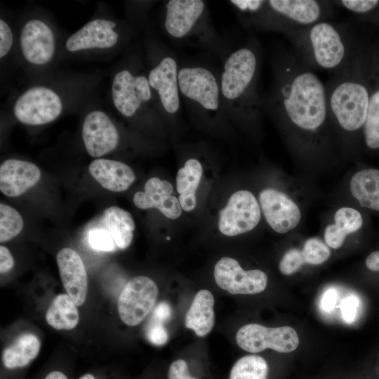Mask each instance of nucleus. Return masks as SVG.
Masks as SVG:
<instances>
[{
	"mask_svg": "<svg viewBox=\"0 0 379 379\" xmlns=\"http://www.w3.org/2000/svg\"><path fill=\"white\" fill-rule=\"evenodd\" d=\"M260 207L269 225L278 233H286L299 223L301 213L298 206L285 194L272 188L259 195Z\"/></svg>",
	"mask_w": 379,
	"mask_h": 379,
	"instance_id": "12",
	"label": "nucleus"
},
{
	"mask_svg": "<svg viewBox=\"0 0 379 379\" xmlns=\"http://www.w3.org/2000/svg\"><path fill=\"white\" fill-rule=\"evenodd\" d=\"M268 371L264 358L255 354L246 355L235 362L229 379H267Z\"/></svg>",
	"mask_w": 379,
	"mask_h": 379,
	"instance_id": "29",
	"label": "nucleus"
},
{
	"mask_svg": "<svg viewBox=\"0 0 379 379\" xmlns=\"http://www.w3.org/2000/svg\"><path fill=\"white\" fill-rule=\"evenodd\" d=\"M359 306V300L355 295H348L342 300L340 310L343 319L346 323L352 324L355 320Z\"/></svg>",
	"mask_w": 379,
	"mask_h": 379,
	"instance_id": "37",
	"label": "nucleus"
},
{
	"mask_svg": "<svg viewBox=\"0 0 379 379\" xmlns=\"http://www.w3.org/2000/svg\"><path fill=\"white\" fill-rule=\"evenodd\" d=\"M214 303V297L208 290L199 291L185 315L186 328L199 337L207 335L215 324Z\"/></svg>",
	"mask_w": 379,
	"mask_h": 379,
	"instance_id": "22",
	"label": "nucleus"
},
{
	"mask_svg": "<svg viewBox=\"0 0 379 379\" xmlns=\"http://www.w3.org/2000/svg\"><path fill=\"white\" fill-rule=\"evenodd\" d=\"M88 241L93 249L100 251H113L117 246L112 237L106 229L91 230L88 234Z\"/></svg>",
	"mask_w": 379,
	"mask_h": 379,
	"instance_id": "33",
	"label": "nucleus"
},
{
	"mask_svg": "<svg viewBox=\"0 0 379 379\" xmlns=\"http://www.w3.org/2000/svg\"><path fill=\"white\" fill-rule=\"evenodd\" d=\"M88 171L103 188L112 192H124L135 180V175L131 168L116 160L95 159L89 164Z\"/></svg>",
	"mask_w": 379,
	"mask_h": 379,
	"instance_id": "21",
	"label": "nucleus"
},
{
	"mask_svg": "<svg viewBox=\"0 0 379 379\" xmlns=\"http://www.w3.org/2000/svg\"><path fill=\"white\" fill-rule=\"evenodd\" d=\"M260 219V208L255 196L239 190L229 199L220 211L218 228L222 234L232 237L252 230Z\"/></svg>",
	"mask_w": 379,
	"mask_h": 379,
	"instance_id": "8",
	"label": "nucleus"
},
{
	"mask_svg": "<svg viewBox=\"0 0 379 379\" xmlns=\"http://www.w3.org/2000/svg\"><path fill=\"white\" fill-rule=\"evenodd\" d=\"M326 88L330 118L347 132L364 126L370 95L366 86L352 75L349 62L337 72Z\"/></svg>",
	"mask_w": 379,
	"mask_h": 379,
	"instance_id": "3",
	"label": "nucleus"
},
{
	"mask_svg": "<svg viewBox=\"0 0 379 379\" xmlns=\"http://www.w3.org/2000/svg\"><path fill=\"white\" fill-rule=\"evenodd\" d=\"M205 10L201 0H170L166 4L164 26L168 34L177 39L187 36Z\"/></svg>",
	"mask_w": 379,
	"mask_h": 379,
	"instance_id": "20",
	"label": "nucleus"
},
{
	"mask_svg": "<svg viewBox=\"0 0 379 379\" xmlns=\"http://www.w3.org/2000/svg\"><path fill=\"white\" fill-rule=\"evenodd\" d=\"M302 253L305 263L311 265H320L326 261L331 255L329 248L317 238L307 240Z\"/></svg>",
	"mask_w": 379,
	"mask_h": 379,
	"instance_id": "32",
	"label": "nucleus"
},
{
	"mask_svg": "<svg viewBox=\"0 0 379 379\" xmlns=\"http://www.w3.org/2000/svg\"><path fill=\"white\" fill-rule=\"evenodd\" d=\"M230 2L242 12L249 14H256L262 8L265 1L234 0Z\"/></svg>",
	"mask_w": 379,
	"mask_h": 379,
	"instance_id": "40",
	"label": "nucleus"
},
{
	"mask_svg": "<svg viewBox=\"0 0 379 379\" xmlns=\"http://www.w3.org/2000/svg\"><path fill=\"white\" fill-rule=\"evenodd\" d=\"M217 285L232 295H252L263 291L267 277L260 270H244L234 258L222 257L214 267Z\"/></svg>",
	"mask_w": 379,
	"mask_h": 379,
	"instance_id": "10",
	"label": "nucleus"
},
{
	"mask_svg": "<svg viewBox=\"0 0 379 379\" xmlns=\"http://www.w3.org/2000/svg\"><path fill=\"white\" fill-rule=\"evenodd\" d=\"M158 293L157 284L147 277L137 276L130 279L118 299L121 320L129 326L140 324L154 308Z\"/></svg>",
	"mask_w": 379,
	"mask_h": 379,
	"instance_id": "6",
	"label": "nucleus"
},
{
	"mask_svg": "<svg viewBox=\"0 0 379 379\" xmlns=\"http://www.w3.org/2000/svg\"><path fill=\"white\" fill-rule=\"evenodd\" d=\"M20 214L9 205L0 204V241L6 242L16 237L23 228Z\"/></svg>",
	"mask_w": 379,
	"mask_h": 379,
	"instance_id": "31",
	"label": "nucleus"
},
{
	"mask_svg": "<svg viewBox=\"0 0 379 379\" xmlns=\"http://www.w3.org/2000/svg\"><path fill=\"white\" fill-rule=\"evenodd\" d=\"M81 133L86 149L93 157L110 152L119 142V133L115 126L102 111H92L86 116Z\"/></svg>",
	"mask_w": 379,
	"mask_h": 379,
	"instance_id": "13",
	"label": "nucleus"
},
{
	"mask_svg": "<svg viewBox=\"0 0 379 379\" xmlns=\"http://www.w3.org/2000/svg\"><path fill=\"white\" fill-rule=\"evenodd\" d=\"M146 336L153 345L161 346L166 344L168 339V334L163 323L151 319L146 330Z\"/></svg>",
	"mask_w": 379,
	"mask_h": 379,
	"instance_id": "35",
	"label": "nucleus"
},
{
	"mask_svg": "<svg viewBox=\"0 0 379 379\" xmlns=\"http://www.w3.org/2000/svg\"><path fill=\"white\" fill-rule=\"evenodd\" d=\"M178 78L180 93L185 98L204 110H218L220 89L210 70L202 67H182Z\"/></svg>",
	"mask_w": 379,
	"mask_h": 379,
	"instance_id": "9",
	"label": "nucleus"
},
{
	"mask_svg": "<svg viewBox=\"0 0 379 379\" xmlns=\"http://www.w3.org/2000/svg\"><path fill=\"white\" fill-rule=\"evenodd\" d=\"M350 191L361 206L379 211V170L357 172L351 179Z\"/></svg>",
	"mask_w": 379,
	"mask_h": 379,
	"instance_id": "27",
	"label": "nucleus"
},
{
	"mask_svg": "<svg viewBox=\"0 0 379 379\" xmlns=\"http://www.w3.org/2000/svg\"><path fill=\"white\" fill-rule=\"evenodd\" d=\"M112 93L114 107L126 117H132L152 97L148 79L143 75L135 76L126 69L115 74Z\"/></svg>",
	"mask_w": 379,
	"mask_h": 379,
	"instance_id": "11",
	"label": "nucleus"
},
{
	"mask_svg": "<svg viewBox=\"0 0 379 379\" xmlns=\"http://www.w3.org/2000/svg\"><path fill=\"white\" fill-rule=\"evenodd\" d=\"M168 379H197L192 376L189 372L187 362L183 359H178L171 363L168 372Z\"/></svg>",
	"mask_w": 379,
	"mask_h": 379,
	"instance_id": "38",
	"label": "nucleus"
},
{
	"mask_svg": "<svg viewBox=\"0 0 379 379\" xmlns=\"http://www.w3.org/2000/svg\"><path fill=\"white\" fill-rule=\"evenodd\" d=\"M171 314L172 310L170 305L162 301L157 304L153 310L151 319L163 323L170 319Z\"/></svg>",
	"mask_w": 379,
	"mask_h": 379,
	"instance_id": "41",
	"label": "nucleus"
},
{
	"mask_svg": "<svg viewBox=\"0 0 379 379\" xmlns=\"http://www.w3.org/2000/svg\"><path fill=\"white\" fill-rule=\"evenodd\" d=\"M79 379H95V378L91 374H85L81 376Z\"/></svg>",
	"mask_w": 379,
	"mask_h": 379,
	"instance_id": "45",
	"label": "nucleus"
},
{
	"mask_svg": "<svg viewBox=\"0 0 379 379\" xmlns=\"http://www.w3.org/2000/svg\"><path fill=\"white\" fill-rule=\"evenodd\" d=\"M62 109V101L55 92L46 87L36 86L18 98L13 114L20 122L35 126L55 120Z\"/></svg>",
	"mask_w": 379,
	"mask_h": 379,
	"instance_id": "7",
	"label": "nucleus"
},
{
	"mask_svg": "<svg viewBox=\"0 0 379 379\" xmlns=\"http://www.w3.org/2000/svg\"><path fill=\"white\" fill-rule=\"evenodd\" d=\"M202 175V166L195 159L187 160L180 168L176 176V189L180 194L178 200L185 211H191L196 206V191Z\"/></svg>",
	"mask_w": 379,
	"mask_h": 379,
	"instance_id": "26",
	"label": "nucleus"
},
{
	"mask_svg": "<svg viewBox=\"0 0 379 379\" xmlns=\"http://www.w3.org/2000/svg\"><path fill=\"white\" fill-rule=\"evenodd\" d=\"M45 379H67V376L60 371H54L49 373Z\"/></svg>",
	"mask_w": 379,
	"mask_h": 379,
	"instance_id": "44",
	"label": "nucleus"
},
{
	"mask_svg": "<svg viewBox=\"0 0 379 379\" xmlns=\"http://www.w3.org/2000/svg\"><path fill=\"white\" fill-rule=\"evenodd\" d=\"M295 58L309 69L338 72L349 62L348 38L340 27L322 20L286 33Z\"/></svg>",
	"mask_w": 379,
	"mask_h": 379,
	"instance_id": "1",
	"label": "nucleus"
},
{
	"mask_svg": "<svg viewBox=\"0 0 379 379\" xmlns=\"http://www.w3.org/2000/svg\"><path fill=\"white\" fill-rule=\"evenodd\" d=\"M46 320L55 329H73L79 320L77 305L68 294L58 295L47 310Z\"/></svg>",
	"mask_w": 379,
	"mask_h": 379,
	"instance_id": "28",
	"label": "nucleus"
},
{
	"mask_svg": "<svg viewBox=\"0 0 379 379\" xmlns=\"http://www.w3.org/2000/svg\"><path fill=\"white\" fill-rule=\"evenodd\" d=\"M305 263L302 251L298 248L288 250L281 258L279 267L285 275H290L297 272Z\"/></svg>",
	"mask_w": 379,
	"mask_h": 379,
	"instance_id": "34",
	"label": "nucleus"
},
{
	"mask_svg": "<svg viewBox=\"0 0 379 379\" xmlns=\"http://www.w3.org/2000/svg\"><path fill=\"white\" fill-rule=\"evenodd\" d=\"M41 175L39 168L32 162L6 160L0 166V190L8 197H18L34 187Z\"/></svg>",
	"mask_w": 379,
	"mask_h": 379,
	"instance_id": "18",
	"label": "nucleus"
},
{
	"mask_svg": "<svg viewBox=\"0 0 379 379\" xmlns=\"http://www.w3.org/2000/svg\"><path fill=\"white\" fill-rule=\"evenodd\" d=\"M340 6L354 13H365L375 8L379 4L377 0H340L335 1Z\"/></svg>",
	"mask_w": 379,
	"mask_h": 379,
	"instance_id": "36",
	"label": "nucleus"
},
{
	"mask_svg": "<svg viewBox=\"0 0 379 379\" xmlns=\"http://www.w3.org/2000/svg\"><path fill=\"white\" fill-rule=\"evenodd\" d=\"M102 220L117 247L125 249L130 246L135 225L128 211L116 206H109L104 210Z\"/></svg>",
	"mask_w": 379,
	"mask_h": 379,
	"instance_id": "24",
	"label": "nucleus"
},
{
	"mask_svg": "<svg viewBox=\"0 0 379 379\" xmlns=\"http://www.w3.org/2000/svg\"><path fill=\"white\" fill-rule=\"evenodd\" d=\"M40 348L41 342L35 334L22 333L3 351V364L9 369L25 367L38 356Z\"/></svg>",
	"mask_w": 379,
	"mask_h": 379,
	"instance_id": "23",
	"label": "nucleus"
},
{
	"mask_svg": "<svg viewBox=\"0 0 379 379\" xmlns=\"http://www.w3.org/2000/svg\"><path fill=\"white\" fill-rule=\"evenodd\" d=\"M13 44V34L8 25L0 20V57L5 56L11 50Z\"/></svg>",
	"mask_w": 379,
	"mask_h": 379,
	"instance_id": "39",
	"label": "nucleus"
},
{
	"mask_svg": "<svg viewBox=\"0 0 379 379\" xmlns=\"http://www.w3.org/2000/svg\"><path fill=\"white\" fill-rule=\"evenodd\" d=\"M259 57L252 47L234 51L226 60L220 77L223 98L237 110L255 115L264 108V97L258 87Z\"/></svg>",
	"mask_w": 379,
	"mask_h": 379,
	"instance_id": "2",
	"label": "nucleus"
},
{
	"mask_svg": "<svg viewBox=\"0 0 379 379\" xmlns=\"http://www.w3.org/2000/svg\"><path fill=\"white\" fill-rule=\"evenodd\" d=\"M334 220V224L326 227L324 239L328 246L335 249L343 245L347 234L359 230L363 224L361 213L350 207L338 209L335 212Z\"/></svg>",
	"mask_w": 379,
	"mask_h": 379,
	"instance_id": "25",
	"label": "nucleus"
},
{
	"mask_svg": "<svg viewBox=\"0 0 379 379\" xmlns=\"http://www.w3.org/2000/svg\"><path fill=\"white\" fill-rule=\"evenodd\" d=\"M331 8L330 2L324 1L269 0L265 1L262 11L270 14L271 22L286 34L326 20Z\"/></svg>",
	"mask_w": 379,
	"mask_h": 379,
	"instance_id": "4",
	"label": "nucleus"
},
{
	"mask_svg": "<svg viewBox=\"0 0 379 379\" xmlns=\"http://www.w3.org/2000/svg\"><path fill=\"white\" fill-rule=\"evenodd\" d=\"M57 264L67 294L77 306L82 305L88 292V275L81 258L74 250L64 248L57 254Z\"/></svg>",
	"mask_w": 379,
	"mask_h": 379,
	"instance_id": "15",
	"label": "nucleus"
},
{
	"mask_svg": "<svg viewBox=\"0 0 379 379\" xmlns=\"http://www.w3.org/2000/svg\"><path fill=\"white\" fill-rule=\"evenodd\" d=\"M115 27L116 23L111 20H91L68 38L66 48L72 52L93 48H111L119 38L118 34L113 30Z\"/></svg>",
	"mask_w": 379,
	"mask_h": 379,
	"instance_id": "19",
	"label": "nucleus"
},
{
	"mask_svg": "<svg viewBox=\"0 0 379 379\" xmlns=\"http://www.w3.org/2000/svg\"><path fill=\"white\" fill-rule=\"evenodd\" d=\"M173 185L167 180L153 177L147 180L144 192H138L133 196V203L140 209L155 208L164 216L177 219L182 213L179 200L172 196Z\"/></svg>",
	"mask_w": 379,
	"mask_h": 379,
	"instance_id": "17",
	"label": "nucleus"
},
{
	"mask_svg": "<svg viewBox=\"0 0 379 379\" xmlns=\"http://www.w3.org/2000/svg\"><path fill=\"white\" fill-rule=\"evenodd\" d=\"M20 46L27 61L36 65L46 64L51 60L55 52L52 30L39 20H31L21 30Z\"/></svg>",
	"mask_w": 379,
	"mask_h": 379,
	"instance_id": "14",
	"label": "nucleus"
},
{
	"mask_svg": "<svg viewBox=\"0 0 379 379\" xmlns=\"http://www.w3.org/2000/svg\"><path fill=\"white\" fill-rule=\"evenodd\" d=\"M236 341L239 347L251 353L268 348L288 353L296 350L299 345L298 335L293 328L287 326L267 328L258 324H249L240 328Z\"/></svg>",
	"mask_w": 379,
	"mask_h": 379,
	"instance_id": "5",
	"label": "nucleus"
},
{
	"mask_svg": "<svg viewBox=\"0 0 379 379\" xmlns=\"http://www.w3.org/2000/svg\"><path fill=\"white\" fill-rule=\"evenodd\" d=\"M178 75L176 61L171 57H165L149 72L147 77L150 88L157 93L162 107L171 114L180 108Z\"/></svg>",
	"mask_w": 379,
	"mask_h": 379,
	"instance_id": "16",
	"label": "nucleus"
},
{
	"mask_svg": "<svg viewBox=\"0 0 379 379\" xmlns=\"http://www.w3.org/2000/svg\"><path fill=\"white\" fill-rule=\"evenodd\" d=\"M363 127L367 146L371 149H379V89L370 95Z\"/></svg>",
	"mask_w": 379,
	"mask_h": 379,
	"instance_id": "30",
	"label": "nucleus"
},
{
	"mask_svg": "<svg viewBox=\"0 0 379 379\" xmlns=\"http://www.w3.org/2000/svg\"><path fill=\"white\" fill-rule=\"evenodd\" d=\"M337 299V291L333 288L327 289L321 299V309L326 312H331L335 308Z\"/></svg>",
	"mask_w": 379,
	"mask_h": 379,
	"instance_id": "42",
	"label": "nucleus"
},
{
	"mask_svg": "<svg viewBox=\"0 0 379 379\" xmlns=\"http://www.w3.org/2000/svg\"><path fill=\"white\" fill-rule=\"evenodd\" d=\"M14 266V259L10 251L4 246H0V272L4 274Z\"/></svg>",
	"mask_w": 379,
	"mask_h": 379,
	"instance_id": "43",
	"label": "nucleus"
}]
</instances>
